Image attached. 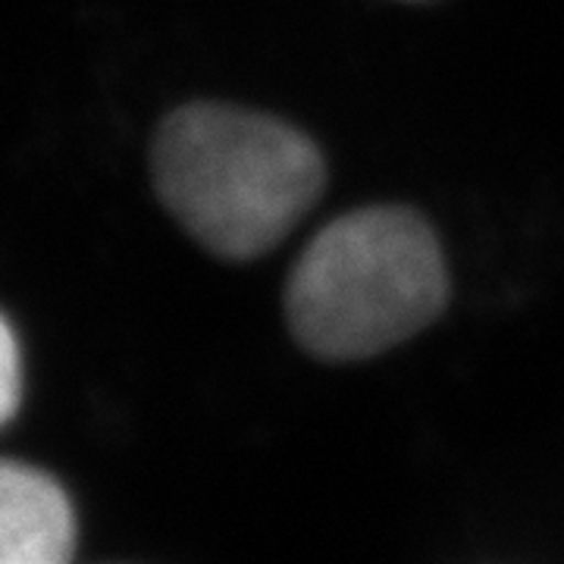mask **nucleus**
<instances>
[{
	"instance_id": "nucleus-1",
	"label": "nucleus",
	"mask_w": 564,
	"mask_h": 564,
	"mask_svg": "<svg viewBox=\"0 0 564 564\" xmlns=\"http://www.w3.org/2000/svg\"><path fill=\"white\" fill-rule=\"evenodd\" d=\"M151 180L182 229L226 261L261 258L321 202L326 163L295 126L232 104L166 113L151 141Z\"/></svg>"
},
{
	"instance_id": "nucleus-2",
	"label": "nucleus",
	"mask_w": 564,
	"mask_h": 564,
	"mask_svg": "<svg viewBox=\"0 0 564 564\" xmlns=\"http://www.w3.org/2000/svg\"><path fill=\"white\" fill-rule=\"evenodd\" d=\"M448 302L433 226L411 207H361L307 242L285 282V321L307 355L364 361L408 343Z\"/></svg>"
},
{
	"instance_id": "nucleus-4",
	"label": "nucleus",
	"mask_w": 564,
	"mask_h": 564,
	"mask_svg": "<svg viewBox=\"0 0 564 564\" xmlns=\"http://www.w3.org/2000/svg\"><path fill=\"white\" fill-rule=\"evenodd\" d=\"M20 345L10 321L0 323V423L13 421L20 408Z\"/></svg>"
},
{
	"instance_id": "nucleus-3",
	"label": "nucleus",
	"mask_w": 564,
	"mask_h": 564,
	"mask_svg": "<svg viewBox=\"0 0 564 564\" xmlns=\"http://www.w3.org/2000/svg\"><path fill=\"white\" fill-rule=\"evenodd\" d=\"M76 549V511L63 486L29 464L0 467V562L63 564Z\"/></svg>"
}]
</instances>
